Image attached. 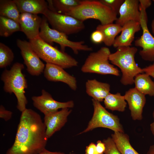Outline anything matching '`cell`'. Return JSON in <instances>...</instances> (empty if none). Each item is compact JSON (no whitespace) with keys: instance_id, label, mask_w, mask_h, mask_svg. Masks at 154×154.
<instances>
[{"instance_id":"obj_25","label":"cell","mask_w":154,"mask_h":154,"mask_svg":"<svg viewBox=\"0 0 154 154\" xmlns=\"http://www.w3.org/2000/svg\"><path fill=\"white\" fill-rule=\"evenodd\" d=\"M104 103L106 108L120 112L125 110L127 104L124 96L119 92L115 94L110 93L104 99Z\"/></svg>"},{"instance_id":"obj_41","label":"cell","mask_w":154,"mask_h":154,"mask_svg":"<svg viewBox=\"0 0 154 154\" xmlns=\"http://www.w3.org/2000/svg\"><path fill=\"white\" fill-rule=\"evenodd\" d=\"M153 1L154 2V0H153Z\"/></svg>"},{"instance_id":"obj_20","label":"cell","mask_w":154,"mask_h":154,"mask_svg":"<svg viewBox=\"0 0 154 154\" xmlns=\"http://www.w3.org/2000/svg\"><path fill=\"white\" fill-rule=\"evenodd\" d=\"M20 13H28L43 15L48 9L47 1L44 0H13Z\"/></svg>"},{"instance_id":"obj_18","label":"cell","mask_w":154,"mask_h":154,"mask_svg":"<svg viewBox=\"0 0 154 154\" xmlns=\"http://www.w3.org/2000/svg\"><path fill=\"white\" fill-rule=\"evenodd\" d=\"M141 29L139 22L130 21L122 26L120 35L117 37L113 45L115 48L131 45L135 33Z\"/></svg>"},{"instance_id":"obj_32","label":"cell","mask_w":154,"mask_h":154,"mask_svg":"<svg viewBox=\"0 0 154 154\" xmlns=\"http://www.w3.org/2000/svg\"><path fill=\"white\" fill-rule=\"evenodd\" d=\"M12 112L9 110H6L2 105L0 106V117L7 121L11 118Z\"/></svg>"},{"instance_id":"obj_6","label":"cell","mask_w":154,"mask_h":154,"mask_svg":"<svg viewBox=\"0 0 154 154\" xmlns=\"http://www.w3.org/2000/svg\"><path fill=\"white\" fill-rule=\"evenodd\" d=\"M39 37L43 40L52 45L53 42L58 44L61 50L64 51L65 48H70L75 54L80 51H91L92 47L84 44L83 41H74L69 40L67 35L50 28L49 23L44 16L40 26Z\"/></svg>"},{"instance_id":"obj_31","label":"cell","mask_w":154,"mask_h":154,"mask_svg":"<svg viewBox=\"0 0 154 154\" xmlns=\"http://www.w3.org/2000/svg\"><path fill=\"white\" fill-rule=\"evenodd\" d=\"M90 39L92 42L99 44L103 42L104 37L102 33L100 31L96 30L91 34Z\"/></svg>"},{"instance_id":"obj_33","label":"cell","mask_w":154,"mask_h":154,"mask_svg":"<svg viewBox=\"0 0 154 154\" xmlns=\"http://www.w3.org/2000/svg\"><path fill=\"white\" fill-rule=\"evenodd\" d=\"M85 154H99L97 151L96 145L93 143H91L86 147Z\"/></svg>"},{"instance_id":"obj_43","label":"cell","mask_w":154,"mask_h":154,"mask_svg":"<svg viewBox=\"0 0 154 154\" xmlns=\"http://www.w3.org/2000/svg\"></svg>"},{"instance_id":"obj_38","label":"cell","mask_w":154,"mask_h":154,"mask_svg":"<svg viewBox=\"0 0 154 154\" xmlns=\"http://www.w3.org/2000/svg\"><path fill=\"white\" fill-rule=\"evenodd\" d=\"M153 121L150 125V129L151 131L154 136V111L153 113Z\"/></svg>"},{"instance_id":"obj_42","label":"cell","mask_w":154,"mask_h":154,"mask_svg":"<svg viewBox=\"0 0 154 154\" xmlns=\"http://www.w3.org/2000/svg\"><path fill=\"white\" fill-rule=\"evenodd\" d=\"M104 154V153H102V154Z\"/></svg>"},{"instance_id":"obj_3","label":"cell","mask_w":154,"mask_h":154,"mask_svg":"<svg viewBox=\"0 0 154 154\" xmlns=\"http://www.w3.org/2000/svg\"><path fill=\"white\" fill-rule=\"evenodd\" d=\"M83 22L89 19L99 20L103 25L113 23L117 14L99 0H81L78 6L71 9L66 14Z\"/></svg>"},{"instance_id":"obj_10","label":"cell","mask_w":154,"mask_h":154,"mask_svg":"<svg viewBox=\"0 0 154 154\" xmlns=\"http://www.w3.org/2000/svg\"><path fill=\"white\" fill-rule=\"evenodd\" d=\"M140 12L139 22L142 30L141 37L135 41L136 46L140 47L142 49L139 54L143 59L146 61L154 62V36L150 33L147 26L148 19L146 9L139 7Z\"/></svg>"},{"instance_id":"obj_27","label":"cell","mask_w":154,"mask_h":154,"mask_svg":"<svg viewBox=\"0 0 154 154\" xmlns=\"http://www.w3.org/2000/svg\"><path fill=\"white\" fill-rule=\"evenodd\" d=\"M19 31H21L19 23L12 19L0 16V36L7 37Z\"/></svg>"},{"instance_id":"obj_19","label":"cell","mask_w":154,"mask_h":154,"mask_svg":"<svg viewBox=\"0 0 154 154\" xmlns=\"http://www.w3.org/2000/svg\"><path fill=\"white\" fill-rule=\"evenodd\" d=\"M110 85L96 79L88 80L85 84L86 93L92 99L100 102L104 100L110 93Z\"/></svg>"},{"instance_id":"obj_9","label":"cell","mask_w":154,"mask_h":154,"mask_svg":"<svg viewBox=\"0 0 154 154\" xmlns=\"http://www.w3.org/2000/svg\"><path fill=\"white\" fill-rule=\"evenodd\" d=\"M53 29L66 35L77 33L85 28L84 22L70 15L48 9L43 14Z\"/></svg>"},{"instance_id":"obj_26","label":"cell","mask_w":154,"mask_h":154,"mask_svg":"<svg viewBox=\"0 0 154 154\" xmlns=\"http://www.w3.org/2000/svg\"><path fill=\"white\" fill-rule=\"evenodd\" d=\"M20 13L14 0H0V16L15 20L19 23Z\"/></svg>"},{"instance_id":"obj_40","label":"cell","mask_w":154,"mask_h":154,"mask_svg":"<svg viewBox=\"0 0 154 154\" xmlns=\"http://www.w3.org/2000/svg\"><path fill=\"white\" fill-rule=\"evenodd\" d=\"M151 26L152 32L154 36V18L152 21Z\"/></svg>"},{"instance_id":"obj_22","label":"cell","mask_w":154,"mask_h":154,"mask_svg":"<svg viewBox=\"0 0 154 154\" xmlns=\"http://www.w3.org/2000/svg\"><path fill=\"white\" fill-rule=\"evenodd\" d=\"M122 26L115 23L103 25L101 24L96 27V29L100 31L104 37L103 42L106 45L110 46L113 45L117 35L121 32Z\"/></svg>"},{"instance_id":"obj_24","label":"cell","mask_w":154,"mask_h":154,"mask_svg":"<svg viewBox=\"0 0 154 154\" xmlns=\"http://www.w3.org/2000/svg\"><path fill=\"white\" fill-rule=\"evenodd\" d=\"M80 0H47L49 9L58 13L66 15L72 8L78 5Z\"/></svg>"},{"instance_id":"obj_16","label":"cell","mask_w":154,"mask_h":154,"mask_svg":"<svg viewBox=\"0 0 154 154\" xmlns=\"http://www.w3.org/2000/svg\"><path fill=\"white\" fill-rule=\"evenodd\" d=\"M42 19L37 15L28 13H20L19 23L21 31L29 40L39 36V29Z\"/></svg>"},{"instance_id":"obj_21","label":"cell","mask_w":154,"mask_h":154,"mask_svg":"<svg viewBox=\"0 0 154 154\" xmlns=\"http://www.w3.org/2000/svg\"><path fill=\"white\" fill-rule=\"evenodd\" d=\"M150 77L145 73L137 74L134 80V88L145 95L154 96V82Z\"/></svg>"},{"instance_id":"obj_17","label":"cell","mask_w":154,"mask_h":154,"mask_svg":"<svg viewBox=\"0 0 154 154\" xmlns=\"http://www.w3.org/2000/svg\"><path fill=\"white\" fill-rule=\"evenodd\" d=\"M139 5L138 0H124L119 9V17L115 21L116 23L122 26L129 21L139 22L140 12Z\"/></svg>"},{"instance_id":"obj_1","label":"cell","mask_w":154,"mask_h":154,"mask_svg":"<svg viewBox=\"0 0 154 154\" xmlns=\"http://www.w3.org/2000/svg\"><path fill=\"white\" fill-rule=\"evenodd\" d=\"M46 131L40 115L26 108L22 112L14 142L6 154H38L45 149Z\"/></svg>"},{"instance_id":"obj_37","label":"cell","mask_w":154,"mask_h":154,"mask_svg":"<svg viewBox=\"0 0 154 154\" xmlns=\"http://www.w3.org/2000/svg\"><path fill=\"white\" fill-rule=\"evenodd\" d=\"M38 154H65L62 152H51L45 149H44Z\"/></svg>"},{"instance_id":"obj_4","label":"cell","mask_w":154,"mask_h":154,"mask_svg":"<svg viewBox=\"0 0 154 154\" xmlns=\"http://www.w3.org/2000/svg\"><path fill=\"white\" fill-rule=\"evenodd\" d=\"M137 51V49L135 47H120L109 56L111 62L121 70L122 76L120 82L124 85L133 84L135 77L139 74L144 73L143 69L139 67L135 61V56Z\"/></svg>"},{"instance_id":"obj_8","label":"cell","mask_w":154,"mask_h":154,"mask_svg":"<svg viewBox=\"0 0 154 154\" xmlns=\"http://www.w3.org/2000/svg\"><path fill=\"white\" fill-rule=\"evenodd\" d=\"M94 111L92 117L86 128L79 134L98 127H103L114 132L124 133L123 126L118 116L108 111L100 102L92 99Z\"/></svg>"},{"instance_id":"obj_15","label":"cell","mask_w":154,"mask_h":154,"mask_svg":"<svg viewBox=\"0 0 154 154\" xmlns=\"http://www.w3.org/2000/svg\"><path fill=\"white\" fill-rule=\"evenodd\" d=\"M71 111L69 108H64L60 111L44 115V122L46 126V134L48 138L64 125Z\"/></svg>"},{"instance_id":"obj_30","label":"cell","mask_w":154,"mask_h":154,"mask_svg":"<svg viewBox=\"0 0 154 154\" xmlns=\"http://www.w3.org/2000/svg\"><path fill=\"white\" fill-rule=\"evenodd\" d=\"M102 3L108 7L117 14L124 0H100Z\"/></svg>"},{"instance_id":"obj_11","label":"cell","mask_w":154,"mask_h":154,"mask_svg":"<svg viewBox=\"0 0 154 154\" xmlns=\"http://www.w3.org/2000/svg\"><path fill=\"white\" fill-rule=\"evenodd\" d=\"M16 43L21 50L28 72L33 76L41 74L44 72L45 65L33 49L30 42L18 39Z\"/></svg>"},{"instance_id":"obj_34","label":"cell","mask_w":154,"mask_h":154,"mask_svg":"<svg viewBox=\"0 0 154 154\" xmlns=\"http://www.w3.org/2000/svg\"><path fill=\"white\" fill-rule=\"evenodd\" d=\"M145 73L154 78V62L152 64L142 68Z\"/></svg>"},{"instance_id":"obj_12","label":"cell","mask_w":154,"mask_h":154,"mask_svg":"<svg viewBox=\"0 0 154 154\" xmlns=\"http://www.w3.org/2000/svg\"><path fill=\"white\" fill-rule=\"evenodd\" d=\"M34 106L42 113L44 115L58 111L60 109L70 108L74 106L73 101L60 102L55 100L51 95L45 90L41 91V94L31 98Z\"/></svg>"},{"instance_id":"obj_39","label":"cell","mask_w":154,"mask_h":154,"mask_svg":"<svg viewBox=\"0 0 154 154\" xmlns=\"http://www.w3.org/2000/svg\"><path fill=\"white\" fill-rule=\"evenodd\" d=\"M147 154H154V145L150 146Z\"/></svg>"},{"instance_id":"obj_23","label":"cell","mask_w":154,"mask_h":154,"mask_svg":"<svg viewBox=\"0 0 154 154\" xmlns=\"http://www.w3.org/2000/svg\"><path fill=\"white\" fill-rule=\"evenodd\" d=\"M111 136L121 154H139L131 145L127 134L124 133L114 132Z\"/></svg>"},{"instance_id":"obj_29","label":"cell","mask_w":154,"mask_h":154,"mask_svg":"<svg viewBox=\"0 0 154 154\" xmlns=\"http://www.w3.org/2000/svg\"><path fill=\"white\" fill-rule=\"evenodd\" d=\"M103 142L106 147L104 154H121L112 138L108 137Z\"/></svg>"},{"instance_id":"obj_2","label":"cell","mask_w":154,"mask_h":154,"mask_svg":"<svg viewBox=\"0 0 154 154\" xmlns=\"http://www.w3.org/2000/svg\"><path fill=\"white\" fill-rule=\"evenodd\" d=\"M24 65L17 62L10 69L5 70L2 73L1 80L3 82V89L6 93L14 94L17 100V108L22 112L26 109L28 101L25 93L28 87L27 81L22 72Z\"/></svg>"},{"instance_id":"obj_35","label":"cell","mask_w":154,"mask_h":154,"mask_svg":"<svg viewBox=\"0 0 154 154\" xmlns=\"http://www.w3.org/2000/svg\"><path fill=\"white\" fill-rule=\"evenodd\" d=\"M97 151L99 154L104 153L105 150V146L104 143L101 141H98L96 145Z\"/></svg>"},{"instance_id":"obj_14","label":"cell","mask_w":154,"mask_h":154,"mask_svg":"<svg viewBox=\"0 0 154 154\" xmlns=\"http://www.w3.org/2000/svg\"><path fill=\"white\" fill-rule=\"evenodd\" d=\"M145 96L135 88L129 89L124 95L133 120H141L142 119L143 109L146 102Z\"/></svg>"},{"instance_id":"obj_36","label":"cell","mask_w":154,"mask_h":154,"mask_svg":"<svg viewBox=\"0 0 154 154\" xmlns=\"http://www.w3.org/2000/svg\"><path fill=\"white\" fill-rule=\"evenodd\" d=\"M139 6L142 7L145 9L150 7L152 4V1L150 0H139Z\"/></svg>"},{"instance_id":"obj_28","label":"cell","mask_w":154,"mask_h":154,"mask_svg":"<svg viewBox=\"0 0 154 154\" xmlns=\"http://www.w3.org/2000/svg\"><path fill=\"white\" fill-rule=\"evenodd\" d=\"M14 58L12 50L4 43L0 42V68H4L9 66Z\"/></svg>"},{"instance_id":"obj_13","label":"cell","mask_w":154,"mask_h":154,"mask_svg":"<svg viewBox=\"0 0 154 154\" xmlns=\"http://www.w3.org/2000/svg\"><path fill=\"white\" fill-rule=\"evenodd\" d=\"M63 68L57 65L46 63L43 72L44 77L48 81L62 82L67 84L72 90L77 88L76 78L66 72Z\"/></svg>"},{"instance_id":"obj_5","label":"cell","mask_w":154,"mask_h":154,"mask_svg":"<svg viewBox=\"0 0 154 154\" xmlns=\"http://www.w3.org/2000/svg\"><path fill=\"white\" fill-rule=\"evenodd\" d=\"M29 42L40 58L46 62L59 66L64 69L78 66V62L61 50L46 42L39 36Z\"/></svg>"},{"instance_id":"obj_7","label":"cell","mask_w":154,"mask_h":154,"mask_svg":"<svg viewBox=\"0 0 154 154\" xmlns=\"http://www.w3.org/2000/svg\"><path fill=\"white\" fill-rule=\"evenodd\" d=\"M111 54L110 49L106 47H102L97 51L91 53L82 66L81 71L84 73L119 76V70L110 62Z\"/></svg>"}]
</instances>
